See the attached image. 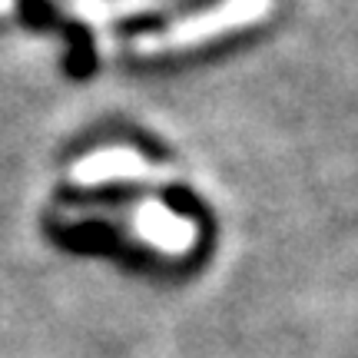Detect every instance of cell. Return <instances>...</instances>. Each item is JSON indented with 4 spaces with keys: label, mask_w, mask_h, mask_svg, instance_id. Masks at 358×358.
I'll list each match as a JSON object with an SVG mask.
<instances>
[{
    "label": "cell",
    "mask_w": 358,
    "mask_h": 358,
    "mask_svg": "<svg viewBox=\"0 0 358 358\" xmlns=\"http://www.w3.org/2000/svg\"><path fill=\"white\" fill-rule=\"evenodd\" d=\"M266 10H268V0H229V3H222V7L203 13V17H189V20L169 27L163 34L143 37L136 43V53L156 57V53H173V50H182V47H196V43L222 37V34L239 30L245 24H256L259 17H266Z\"/></svg>",
    "instance_id": "cell-1"
},
{
    "label": "cell",
    "mask_w": 358,
    "mask_h": 358,
    "mask_svg": "<svg viewBox=\"0 0 358 358\" xmlns=\"http://www.w3.org/2000/svg\"><path fill=\"white\" fill-rule=\"evenodd\" d=\"M70 176L77 179V182L96 186V182H110V179L150 176V166H146V159H140V156L129 153V150H106V153L87 156L83 163H77Z\"/></svg>",
    "instance_id": "cell-2"
},
{
    "label": "cell",
    "mask_w": 358,
    "mask_h": 358,
    "mask_svg": "<svg viewBox=\"0 0 358 358\" xmlns=\"http://www.w3.org/2000/svg\"><path fill=\"white\" fill-rule=\"evenodd\" d=\"M136 222H140V229L150 232L153 243L163 245V249H186V245H189L192 229L186 222H179L176 216H169L163 206H143Z\"/></svg>",
    "instance_id": "cell-3"
}]
</instances>
